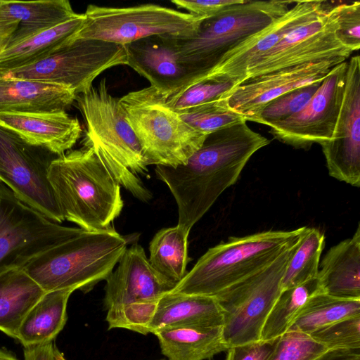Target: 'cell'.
I'll return each mask as SVG.
<instances>
[{
  "mask_svg": "<svg viewBox=\"0 0 360 360\" xmlns=\"http://www.w3.org/2000/svg\"><path fill=\"white\" fill-rule=\"evenodd\" d=\"M270 142L242 121L207 134L186 164L156 165L157 178L168 186L176 201L177 225L190 231L236 183L253 154Z\"/></svg>",
  "mask_w": 360,
  "mask_h": 360,
  "instance_id": "1",
  "label": "cell"
},
{
  "mask_svg": "<svg viewBox=\"0 0 360 360\" xmlns=\"http://www.w3.org/2000/svg\"><path fill=\"white\" fill-rule=\"evenodd\" d=\"M48 178L64 220L84 231L108 229L122 210L120 185L89 146L53 158Z\"/></svg>",
  "mask_w": 360,
  "mask_h": 360,
  "instance_id": "2",
  "label": "cell"
},
{
  "mask_svg": "<svg viewBox=\"0 0 360 360\" xmlns=\"http://www.w3.org/2000/svg\"><path fill=\"white\" fill-rule=\"evenodd\" d=\"M75 101L86 127L84 146L93 148L121 186L138 200L149 201L152 193L139 178L147 175L149 162L106 79L77 95Z\"/></svg>",
  "mask_w": 360,
  "mask_h": 360,
  "instance_id": "3",
  "label": "cell"
},
{
  "mask_svg": "<svg viewBox=\"0 0 360 360\" xmlns=\"http://www.w3.org/2000/svg\"><path fill=\"white\" fill-rule=\"evenodd\" d=\"M307 227L266 231L210 248L169 292L214 297L269 266L297 245Z\"/></svg>",
  "mask_w": 360,
  "mask_h": 360,
  "instance_id": "4",
  "label": "cell"
},
{
  "mask_svg": "<svg viewBox=\"0 0 360 360\" xmlns=\"http://www.w3.org/2000/svg\"><path fill=\"white\" fill-rule=\"evenodd\" d=\"M113 228L82 230L37 255L22 268L43 290H88L106 280L127 249Z\"/></svg>",
  "mask_w": 360,
  "mask_h": 360,
  "instance_id": "5",
  "label": "cell"
},
{
  "mask_svg": "<svg viewBox=\"0 0 360 360\" xmlns=\"http://www.w3.org/2000/svg\"><path fill=\"white\" fill-rule=\"evenodd\" d=\"M293 2L244 0L227 6L205 18L193 37H173L179 60L195 75L194 82L206 77L228 53L284 15Z\"/></svg>",
  "mask_w": 360,
  "mask_h": 360,
  "instance_id": "6",
  "label": "cell"
},
{
  "mask_svg": "<svg viewBox=\"0 0 360 360\" xmlns=\"http://www.w3.org/2000/svg\"><path fill=\"white\" fill-rule=\"evenodd\" d=\"M119 103L150 165L186 164L207 136L182 120L150 86L129 92Z\"/></svg>",
  "mask_w": 360,
  "mask_h": 360,
  "instance_id": "7",
  "label": "cell"
},
{
  "mask_svg": "<svg viewBox=\"0 0 360 360\" xmlns=\"http://www.w3.org/2000/svg\"><path fill=\"white\" fill-rule=\"evenodd\" d=\"M84 22L75 39L125 46L152 36L193 37L205 19L154 4L129 7L87 6Z\"/></svg>",
  "mask_w": 360,
  "mask_h": 360,
  "instance_id": "8",
  "label": "cell"
},
{
  "mask_svg": "<svg viewBox=\"0 0 360 360\" xmlns=\"http://www.w3.org/2000/svg\"><path fill=\"white\" fill-rule=\"evenodd\" d=\"M297 245L286 250L266 267L214 296L223 312L222 336L228 349L260 340Z\"/></svg>",
  "mask_w": 360,
  "mask_h": 360,
  "instance_id": "9",
  "label": "cell"
},
{
  "mask_svg": "<svg viewBox=\"0 0 360 360\" xmlns=\"http://www.w3.org/2000/svg\"><path fill=\"white\" fill-rule=\"evenodd\" d=\"M126 65L124 46L100 40L75 39L46 58L1 76L66 86L77 96L87 91L103 72Z\"/></svg>",
  "mask_w": 360,
  "mask_h": 360,
  "instance_id": "10",
  "label": "cell"
},
{
  "mask_svg": "<svg viewBox=\"0 0 360 360\" xmlns=\"http://www.w3.org/2000/svg\"><path fill=\"white\" fill-rule=\"evenodd\" d=\"M82 230L50 220L0 182V274L22 267L37 255Z\"/></svg>",
  "mask_w": 360,
  "mask_h": 360,
  "instance_id": "11",
  "label": "cell"
},
{
  "mask_svg": "<svg viewBox=\"0 0 360 360\" xmlns=\"http://www.w3.org/2000/svg\"><path fill=\"white\" fill-rule=\"evenodd\" d=\"M51 155L0 127V182L25 204L61 224L64 219L48 178Z\"/></svg>",
  "mask_w": 360,
  "mask_h": 360,
  "instance_id": "12",
  "label": "cell"
},
{
  "mask_svg": "<svg viewBox=\"0 0 360 360\" xmlns=\"http://www.w3.org/2000/svg\"><path fill=\"white\" fill-rule=\"evenodd\" d=\"M341 4L334 5L318 19L289 32L248 68L243 82L303 64L328 62L337 65L346 61L353 51L336 37Z\"/></svg>",
  "mask_w": 360,
  "mask_h": 360,
  "instance_id": "13",
  "label": "cell"
},
{
  "mask_svg": "<svg viewBox=\"0 0 360 360\" xmlns=\"http://www.w3.org/2000/svg\"><path fill=\"white\" fill-rule=\"evenodd\" d=\"M347 69V61L333 67L307 104L297 113L272 126L269 133L300 149L329 141L344 97Z\"/></svg>",
  "mask_w": 360,
  "mask_h": 360,
  "instance_id": "14",
  "label": "cell"
},
{
  "mask_svg": "<svg viewBox=\"0 0 360 360\" xmlns=\"http://www.w3.org/2000/svg\"><path fill=\"white\" fill-rule=\"evenodd\" d=\"M330 176L360 186V58L347 62L344 97L330 140L321 145Z\"/></svg>",
  "mask_w": 360,
  "mask_h": 360,
  "instance_id": "15",
  "label": "cell"
},
{
  "mask_svg": "<svg viewBox=\"0 0 360 360\" xmlns=\"http://www.w3.org/2000/svg\"><path fill=\"white\" fill-rule=\"evenodd\" d=\"M334 5L327 1H296L282 16L228 53L210 74H219L239 85L248 68L292 30L314 21Z\"/></svg>",
  "mask_w": 360,
  "mask_h": 360,
  "instance_id": "16",
  "label": "cell"
},
{
  "mask_svg": "<svg viewBox=\"0 0 360 360\" xmlns=\"http://www.w3.org/2000/svg\"><path fill=\"white\" fill-rule=\"evenodd\" d=\"M333 64L328 62L308 63L281 69L248 78L225 97L229 107L245 120L257 122L264 106L290 91L322 81Z\"/></svg>",
  "mask_w": 360,
  "mask_h": 360,
  "instance_id": "17",
  "label": "cell"
},
{
  "mask_svg": "<svg viewBox=\"0 0 360 360\" xmlns=\"http://www.w3.org/2000/svg\"><path fill=\"white\" fill-rule=\"evenodd\" d=\"M115 266L105 280L103 304L107 311L134 303L158 302L176 286L152 266L137 243L127 248Z\"/></svg>",
  "mask_w": 360,
  "mask_h": 360,
  "instance_id": "18",
  "label": "cell"
},
{
  "mask_svg": "<svg viewBox=\"0 0 360 360\" xmlns=\"http://www.w3.org/2000/svg\"><path fill=\"white\" fill-rule=\"evenodd\" d=\"M174 37L152 36L125 45L127 65L145 77L165 98L195 81L179 59Z\"/></svg>",
  "mask_w": 360,
  "mask_h": 360,
  "instance_id": "19",
  "label": "cell"
},
{
  "mask_svg": "<svg viewBox=\"0 0 360 360\" xmlns=\"http://www.w3.org/2000/svg\"><path fill=\"white\" fill-rule=\"evenodd\" d=\"M0 127L58 156L70 150L82 131L79 120L65 110L0 112Z\"/></svg>",
  "mask_w": 360,
  "mask_h": 360,
  "instance_id": "20",
  "label": "cell"
},
{
  "mask_svg": "<svg viewBox=\"0 0 360 360\" xmlns=\"http://www.w3.org/2000/svg\"><path fill=\"white\" fill-rule=\"evenodd\" d=\"M75 98L74 91L66 86L0 76V112L65 110Z\"/></svg>",
  "mask_w": 360,
  "mask_h": 360,
  "instance_id": "21",
  "label": "cell"
},
{
  "mask_svg": "<svg viewBox=\"0 0 360 360\" xmlns=\"http://www.w3.org/2000/svg\"><path fill=\"white\" fill-rule=\"evenodd\" d=\"M318 278L323 292L360 298V226L352 238L330 248L321 260Z\"/></svg>",
  "mask_w": 360,
  "mask_h": 360,
  "instance_id": "22",
  "label": "cell"
},
{
  "mask_svg": "<svg viewBox=\"0 0 360 360\" xmlns=\"http://www.w3.org/2000/svg\"><path fill=\"white\" fill-rule=\"evenodd\" d=\"M84 20V13H77L60 25L8 44L0 52V76L46 58L60 51L75 39Z\"/></svg>",
  "mask_w": 360,
  "mask_h": 360,
  "instance_id": "23",
  "label": "cell"
},
{
  "mask_svg": "<svg viewBox=\"0 0 360 360\" xmlns=\"http://www.w3.org/2000/svg\"><path fill=\"white\" fill-rule=\"evenodd\" d=\"M223 312L214 297L168 292L159 300L149 333L168 327L223 326Z\"/></svg>",
  "mask_w": 360,
  "mask_h": 360,
  "instance_id": "24",
  "label": "cell"
},
{
  "mask_svg": "<svg viewBox=\"0 0 360 360\" xmlns=\"http://www.w3.org/2000/svg\"><path fill=\"white\" fill-rule=\"evenodd\" d=\"M153 334L168 360H205L228 349L223 340L222 326H178Z\"/></svg>",
  "mask_w": 360,
  "mask_h": 360,
  "instance_id": "25",
  "label": "cell"
},
{
  "mask_svg": "<svg viewBox=\"0 0 360 360\" xmlns=\"http://www.w3.org/2000/svg\"><path fill=\"white\" fill-rule=\"evenodd\" d=\"M44 293L22 267L0 274V330L16 339L25 317Z\"/></svg>",
  "mask_w": 360,
  "mask_h": 360,
  "instance_id": "26",
  "label": "cell"
},
{
  "mask_svg": "<svg viewBox=\"0 0 360 360\" xmlns=\"http://www.w3.org/2000/svg\"><path fill=\"white\" fill-rule=\"evenodd\" d=\"M74 290L46 292L22 321L16 339L24 347L53 342L67 321V305Z\"/></svg>",
  "mask_w": 360,
  "mask_h": 360,
  "instance_id": "27",
  "label": "cell"
},
{
  "mask_svg": "<svg viewBox=\"0 0 360 360\" xmlns=\"http://www.w3.org/2000/svg\"><path fill=\"white\" fill-rule=\"evenodd\" d=\"M0 13L19 21L18 29L8 44L60 25L77 15L68 0H0Z\"/></svg>",
  "mask_w": 360,
  "mask_h": 360,
  "instance_id": "28",
  "label": "cell"
},
{
  "mask_svg": "<svg viewBox=\"0 0 360 360\" xmlns=\"http://www.w3.org/2000/svg\"><path fill=\"white\" fill-rule=\"evenodd\" d=\"M189 232L178 225L165 228L157 232L150 243V264L176 285L186 274Z\"/></svg>",
  "mask_w": 360,
  "mask_h": 360,
  "instance_id": "29",
  "label": "cell"
},
{
  "mask_svg": "<svg viewBox=\"0 0 360 360\" xmlns=\"http://www.w3.org/2000/svg\"><path fill=\"white\" fill-rule=\"evenodd\" d=\"M360 315V298H342L323 292L312 296L288 330L308 335L340 320Z\"/></svg>",
  "mask_w": 360,
  "mask_h": 360,
  "instance_id": "30",
  "label": "cell"
},
{
  "mask_svg": "<svg viewBox=\"0 0 360 360\" xmlns=\"http://www.w3.org/2000/svg\"><path fill=\"white\" fill-rule=\"evenodd\" d=\"M321 292L318 277L281 290L263 326L260 340H276L283 335L307 301Z\"/></svg>",
  "mask_w": 360,
  "mask_h": 360,
  "instance_id": "31",
  "label": "cell"
},
{
  "mask_svg": "<svg viewBox=\"0 0 360 360\" xmlns=\"http://www.w3.org/2000/svg\"><path fill=\"white\" fill-rule=\"evenodd\" d=\"M324 246V234L318 229L307 227L288 263L282 280V290L317 277Z\"/></svg>",
  "mask_w": 360,
  "mask_h": 360,
  "instance_id": "32",
  "label": "cell"
},
{
  "mask_svg": "<svg viewBox=\"0 0 360 360\" xmlns=\"http://www.w3.org/2000/svg\"><path fill=\"white\" fill-rule=\"evenodd\" d=\"M236 86L235 82L227 77L210 74L165 98V102L170 109L176 112L219 99Z\"/></svg>",
  "mask_w": 360,
  "mask_h": 360,
  "instance_id": "33",
  "label": "cell"
},
{
  "mask_svg": "<svg viewBox=\"0 0 360 360\" xmlns=\"http://www.w3.org/2000/svg\"><path fill=\"white\" fill-rule=\"evenodd\" d=\"M176 112L190 127L205 135L245 121L243 115L229 107L225 96Z\"/></svg>",
  "mask_w": 360,
  "mask_h": 360,
  "instance_id": "34",
  "label": "cell"
},
{
  "mask_svg": "<svg viewBox=\"0 0 360 360\" xmlns=\"http://www.w3.org/2000/svg\"><path fill=\"white\" fill-rule=\"evenodd\" d=\"M321 82L297 88L272 100L262 109L257 122L271 127L297 113L307 104Z\"/></svg>",
  "mask_w": 360,
  "mask_h": 360,
  "instance_id": "35",
  "label": "cell"
},
{
  "mask_svg": "<svg viewBox=\"0 0 360 360\" xmlns=\"http://www.w3.org/2000/svg\"><path fill=\"white\" fill-rule=\"evenodd\" d=\"M328 350L310 335L288 330L278 338L268 360H315Z\"/></svg>",
  "mask_w": 360,
  "mask_h": 360,
  "instance_id": "36",
  "label": "cell"
},
{
  "mask_svg": "<svg viewBox=\"0 0 360 360\" xmlns=\"http://www.w3.org/2000/svg\"><path fill=\"white\" fill-rule=\"evenodd\" d=\"M329 350L360 349V315L349 317L310 335Z\"/></svg>",
  "mask_w": 360,
  "mask_h": 360,
  "instance_id": "37",
  "label": "cell"
},
{
  "mask_svg": "<svg viewBox=\"0 0 360 360\" xmlns=\"http://www.w3.org/2000/svg\"><path fill=\"white\" fill-rule=\"evenodd\" d=\"M158 302L134 303L108 310V328H125L143 335L149 333Z\"/></svg>",
  "mask_w": 360,
  "mask_h": 360,
  "instance_id": "38",
  "label": "cell"
},
{
  "mask_svg": "<svg viewBox=\"0 0 360 360\" xmlns=\"http://www.w3.org/2000/svg\"><path fill=\"white\" fill-rule=\"evenodd\" d=\"M336 37L352 51L360 48V2L342 3Z\"/></svg>",
  "mask_w": 360,
  "mask_h": 360,
  "instance_id": "39",
  "label": "cell"
},
{
  "mask_svg": "<svg viewBox=\"0 0 360 360\" xmlns=\"http://www.w3.org/2000/svg\"><path fill=\"white\" fill-rule=\"evenodd\" d=\"M278 339L258 340L229 347L225 360H268Z\"/></svg>",
  "mask_w": 360,
  "mask_h": 360,
  "instance_id": "40",
  "label": "cell"
},
{
  "mask_svg": "<svg viewBox=\"0 0 360 360\" xmlns=\"http://www.w3.org/2000/svg\"><path fill=\"white\" fill-rule=\"evenodd\" d=\"M244 0H172L178 8L188 13L206 18L213 16L229 6L240 4Z\"/></svg>",
  "mask_w": 360,
  "mask_h": 360,
  "instance_id": "41",
  "label": "cell"
},
{
  "mask_svg": "<svg viewBox=\"0 0 360 360\" xmlns=\"http://www.w3.org/2000/svg\"><path fill=\"white\" fill-rule=\"evenodd\" d=\"M18 25V20L0 13V52L9 44Z\"/></svg>",
  "mask_w": 360,
  "mask_h": 360,
  "instance_id": "42",
  "label": "cell"
},
{
  "mask_svg": "<svg viewBox=\"0 0 360 360\" xmlns=\"http://www.w3.org/2000/svg\"><path fill=\"white\" fill-rule=\"evenodd\" d=\"M53 342L24 347V360H52Z\"/></svg>",
  "mask_w": 360,
  "mask_h": 360,
  "instance_id": "43",
  "label": "cell"
},
{
  "mask_svg": "<svg viewBox=\"0 0 360 360\" xmlns=\"http://www.w3.org/2000/svg\"><path fill=\"white\" fill-rule=\"evenodd\" d=\"M315 360H360V349H330Z\"/></svg>",
  "mask_w": 360,
  "mask_h": 360,
  "instance_id": "44",
  "label": "cell"
},
{
  "mask_svg": "<svg viewBox=\"0 0 360 360\" xmlns=\"http://www.w3.org/2000/svg\"><path fill=\"white\" fill-rule=\"evenodd\" d=\"M0 360H19L9 351L0 348Z\"/></svg>",
  "mask_w": 360,
  "mask_h": 360,
  "instance_id": "45",
  "label": "cell"
},
{
  "mask_svg": "<svg viewBox=\"0 0 360 360\" xmlns=\"http://www.w3.org/2000/svg\"><path fill=\"white\" fill-rule=\"evenodd\" d=\"M52 360H67L65 358L63 354L58 349L55 345H53Z\"/></svg>",
  "mask_w": 360,
  "mask_h": 360,
  "instance_id": "46",
  "label": "cell"
}]
</instances>
